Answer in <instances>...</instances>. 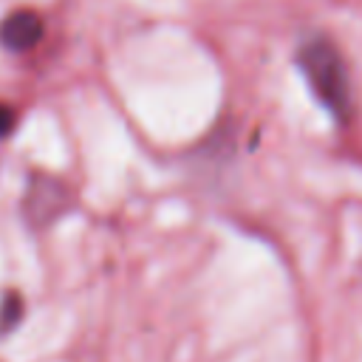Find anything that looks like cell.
I'll list each match as a JSON object with an SVG mask.
<instances>
[{"label":"cell","mask_w":362,"mask_h":362,"mask_svg":"<svg viewBox=\"0 0 362 362\" xmlns=\"http://www.w3.org/2000/svg\"><path fill=\"white\" fill-rule=\"evenodd\" d=\"M20 314H23V300L14 291H8L3 297V305H0V337L8 334L20 322Z\"/></svg>","instance_id":"cell-3"},{"label":"cell","mask_w":362,"mask_h":362,"mask_svg":"<svg viewBox=\"0 0 362 362\" xmlns=\"http://www.w3.org/2000/svg\"><path fill=\"white\" fill-rule=\"evenodd\" d=\"M42 37V20L31 8H20L0 23V42L8 51H28Z\"/></svg>","instance_id":"cell-2"},{"label":"cell","mask_w":362,"mask_h":362,"mask_svg":"<svg viewBox=\"0 0 362 362\" xmlns=\"http://www.w3.org/2000/svg\"><path fill=\"white\" fill-rule=\"evenodd\" d=\"M300 68L314 90V96L334 113L337 119L348 116L351 90H348V71L342 54L328 40H311L300 48Z\"/></svg>","instance_id":"cell-1"},{"label":"cell","mask_w":362,"mask_h":362,"mask_svg":"<svg viewBox=\"0 0 362 362\" xmlns=\"http://www.w3.org/2000/svg\"><path fill=\"white\" fill-rule=\"evenodd\" d=\"M11 127H14V110H11L8 105H3V102H0V139H3Z\"/></svg>","instance_id":"cell-4"}]
</instances>
